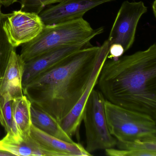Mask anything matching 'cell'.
<instances>
[{"label": "cell", "instance_id": "cell-1", "mask_svg": "<svg viewBox=\"0 0 156 156\" xmlns=\"http://www.w3.org/2000/svg\"><path fill=\"white\" fill-rule=\"evenodd\" d=\"M97 84L106 100L156 119V44L106 60Z\"/></svg>", "mask_w": 156, "mask_h": 156}, {"label": "cell", "instance_id": "cell-2", "mask_svg": "<svg viewBox=\"0 0 156 156\" xmlns=\"http://www.w3.org/2000/svg\"><path fill=\"white\" fill-rule=\"evenodd\" d=\"M99 51L100 46L91 45L73 53L33 79L23 94L59 123L84 92Z\"/></svg>", "mask_w": 156, "mask_h": 156}, {"label": "cell", "instance_id": "cell-3", "mask_svg": "<svg viewBox=\"0 0 156 156\" xmlns=\"http://www.w3.org/2000/svg\"><path fill=\"white\" fill-rule=\"evenodd\" d=\"M104 31L103 27L93 29L83 18L45 25L35 39L22 45L20 55L26 62L57 47L90 43L92 39Z\"/></svg>", "mask_w": 156, "mask_h": 156}, {"label": "cell", "instance_id": "cell-4", "mask_svg": "<svg viewBox=\"0 0 156 156\" xmlns=\"http://www.w3.org/2000/svg\"><path fill=\"white\" fill-rule=\"evenodd\" d=\"M105 110L108 130L119 141H156V119L124 108L105 99Z\"/></svg>", "mask_w": 156, "mask_h": 156}, {"label": "cell", "instance_id": "cell-5", "mask_svg": "<svg viewBox=\"0 0 156 156\" xmlns=\"http://www.w3.org/2000/svg\"><path fill=\"white\" fill-rule=\"evenodd\" d=\"M105 99L100 91L94 88L84 108L82 120L85 129V149L91 154L116 145V139L111 135L108 127L105 110Z\"/></svg>", "mask_w": 156, "mask_h": 156}, {"label": "cell", "instance_id": "cell-6", "mask_svg": "<svg viewBox=\"0 0 156 156\" xmlns=\"http://www.w3.org/2000/svg\"><path fill=\"white\" fill-rule=\"evenodd\" d=\"M147 8L144 2L122 3L110 30L108 41L109 45L121 44L125 52L134 43L138 24L141 17L147 12Z\"/></svg>", "mask_w": 156, "mask_h": 156}, {"label": "cell", "instance_id": "cell-7", "mask_svg": "<svg viewBox=\"0 0 156 156\" xmlns=\"http://www.w3.org/2000/svg\"><path fill=\"white\" fill-rule=\"evenodd\" d=\"M44 26L39 14L34 12L20 9L4 14L3 30L9 41L15 48L35 39Z\"/></svg>", "mask_w": 156, "mask_h": 156}, {"label": "cell", "instance_id": "cell-8", "mask_svg": "<svg viewBox=\"0 0 156 156\" xmlns=\"http://www.w3.org/2000/svg\"><path fill=\"white\" fill-rule=\"evenodd\" d=\"M109 46L108 41H106L102 46H100L95 65L84 92L73 109L59 123L65 132L72 138L73 136L79 134L86 103L90 93L97 84L100 71L109 53Z\"/></svg>", "mask_w": 156, "mask_h": 156}, {"label": "cell", "instance_id": "cell-9", "mask_svg": "<svg viewBox=\"0 0 156 156\" xmlns=\"http://www.w3.org/2000/svg\"><path fill=\"white\" fill-rule=\"evenodd\" d=\"M114 0H63L40 13L45 25L59 24L83 18L87 12L99 5Z\"/></svg>", "mask_w": 156, "mask_h": 156}, {"label": "cell", "instance_id": "cell-10", "mask_svg": "<svg viewBox=\"0 0 156 156\" xmlns=\"http://www.w3.org/2000/svg\"><path fill=\"white\" fill-rule=\"evenodd\" d=\"M91 45L90 43L64 45L52 49L25 62L22 79L23 90L36 76L53 67L71 54Z\"/></svg>", "mask_w": 156, "mask_h": 156}, {"label": "cell", "instance_id": "cell-11", "mask_svg": "<svg viewBox=\"0 0 156 156\" xmlns=\"http://www.w3.org/2000/svg\"><path fill=\"white\" fill-rule=\"evenodd\" d=\"M0 150L13 156H59L39 144L30 135L23 138H18L10 133L0 140Z\"/></svg>", "mask_w": 156, "mask_h": 156}, {"label": "cell", "instance_id": "cell-12", "mask_svg": "<svg viewBox=\"0 0 156 156\" xmlns=\"http://www.w3.org/2000/svg\"><path fill=\"white\" fill-rule=\"evenodd\" d=\"M25 62L16 50L11 54L0 85V95L8 94L13 99L23 95L22 79Z\"/></svg>", "mask_w": 156, "mask_h": 156}, {"label": "cell", "instance_id": "cell-13", "mask_svg": "<svg viewBox=\"0 0 156 156\" xmlns=\"http://www.w3.org/2000/svg\"><path fill=\"white\" fill-rule=\"evenodd\" d=\"M30 135L44 147L59 156H90L80 143L67 142L51 136L32 125Z\"/></svg>", "mask_w": 156, "mask_h": 156}, {"label": "cell", "instance_id": "cell-14", "mask_svg": "<svg viewBox=\"0 0 156 156\" xmlns=\"http://www.w3.org/2000/svg\"><path fill=\"white\" fill-rule=\"evenodd\" d=\"M31 115L32 123L37 128L62 140L74 142L52 116L34 104L31 106Z\"/></svg>", "mask_w": 156, "mask_h": 156}, {"label": "cell", "instance_id": "cell-15", "mask_svg": "<svg viewBox=\"0 0 156 156\" xmlns=\"http://www.w3.org/2000/svg\"><path fill=\"white\" fill-rule=\"evenodd\" d=\"M117 149L105 150L109 156H156V141L135 140L130 141L117 140Z\"/></svg>", "mask_w": 156, "mask_h": 156}, {"label": "cell", "instance_id": "cell-16", "mask_svg": "<svg viewBox=\"0 0 156 156\" xmlns=\"http://www.w3.org/2000/svg\"><path fill=\"white\" fill-rule=\"evenodd\" d=\"M31 105V102L25 95L13 99L12 102L13 119L19 135L22 138L30 135L32 125Z\"/></svg>", "mask_w": 156, "mask_h": 156}, {"label": "cell", "instance_id": "cell-17", "mask_svg": "<svg viewBox=\"0 0 156 156\" xmlns=\"http://www.w3.org/2000/svg\"><path fill=\"white\" fill-rule=\"evenodd\" d=\"M13 99L8 94L0 95V123L7 133L22 138L14 123L12 113Z\"/></svg>", "mask_w": 156, "mask_h": 156}, {"label": "cell", "instance_id": "cell-18", "mask_svg": "<svg viewBox=\"0 0 156 156\" xmlns=\"http://www.w3.org/2000/svg\"><path fill=\"white\" fill-rule=\"evenodd\" d=\"M4 13L0 15V85L4 76L11 54L15 48L9 41L3 30Z\"/></svg>", "mask_w": 156, "mask_h": 156}, {"label": "cell", "instance_id": "cell-19", "mask_svg": "<svg viewBox=\"0 0 156 156\" xmlns=\"http://www.w3.org/2000/svg\"><path fill=\"white\" fill-rule=\"evenodd\" d=\"M63 0H20L21 10L39 13L47 6L56 4Z\"/></svg>", "mask_w": 156, "mask_h": 156}, {"label": "cell", "instance_id": "cell-20", "mask_svg": "<svg viewBox=\"0 0 156 156\" xmlns=\"http://www.w3.org/2000/svg\"><path fill=\"white\" fill-rule=\"evenodd\" d=\"M125 52L124 48L121 44H113L109 46V53L107 58L117 59L122 56Z\"/></svg>", "mask_w": 156, "mask_h": 156}, {"label": "cell", "instance_id": "cell-21", "mask_svg": "<svg viewBox=\"0 0 156 156\" xmlns=\"http://www.w3.org/2000/svg\"><path fill=\"white\" fill-rule=\"evenodd\" d=\"M19 0H0V3L5 7H9L18 2Z\"/></svg>", "mask_w": 156, "mask_h": 156}, {"label": "cell", "instance_id": "cell-22", "mask_svg": "<svg viewBox=\"0 0 156 156\" xmlns=\"http://www.w3.org/2000/svg\"><path fill=\"white\" fill-rule=\"evenodd\" d=\"M152 11L154 16L156 17V0H154L152 5Z\"/></svg>", "mask_w": 156, "mask_h": 156}, {"label": "cell", "instance_id": "cell-23", "mask_svg": "<svg viewBox=\"0 0 156 156\" xmlns=\"http://www.w3.org/2000/svg\"><path fill=\"white\" fill-rule=\"evenodd\" d=\"M0 156H13V155L9 152L0 150Z\"/></svg>", "mask_w": 156, "mask_h": 156}, {"label": "cell", "instance_id": "cell-24", "mask_svg": "<svg viewBox=\"0 0 156 156\" xmlns=\"http://www.w3.org/2000/svg\"><path fill=\"white\" fill-rule=\"evenodd\" d=\"M2 5L0 3V15L2 13Z\"/></svg>", "mask_w": 156, "mask_h": 156}]
</instances>
